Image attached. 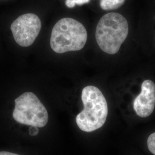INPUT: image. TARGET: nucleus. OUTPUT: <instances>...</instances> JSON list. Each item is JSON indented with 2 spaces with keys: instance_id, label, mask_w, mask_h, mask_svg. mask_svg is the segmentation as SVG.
Returning a JSON list of instances; mask_svg holds the SVG:
<instances>
[{
  "instance_id": "f257e3e1",
  "label": "nucleus",
  "mask_w": 155,
  "mask_h": 155,
  "mask_svg": "<svg viewBox=\"0 0 155 155\" xmlns=\"http://www.w3.org/2000/svg\"><path fill=\"white\" fill-rule=\"evenodd\" d=\"M84 109L76 117L79 128L86 132H91L102 127L108 115V106L104 94L93 86L83 88L81 96Z\"/></svg>"
},
{
  "instance_id": "f03ea898",
  "label": "nucleus",
  "mask_w": 155,
  "mask_h": 155,
  "mask_svg": "<svg viewBox=\"0 0 155 155\" xmlns=\"http://www.w3.org/2000/svg\"><path fill=\"white\" fill-rule=\"evenodd\" d=\"M129 31L126 18L118 13H109L102 17L95 31L100 48L106 54H116L127 38Z\"/></svg>"
},
{
  "instance_id": "7ed1b4c3",
  "label": "nucleus",
  "mask_w": 155,
  "mask_h": 155,
  "mask_svg": "<svg viewBox=\"0 0 155 155\" xmlns=\"http://www.w3.org/2000/svg\"><path fill=\"white\" fill-rule=\"evenodd\" d=\"M87 33L83 24L72 18H63L52 30L50 45L54 52L63 54L82 50L86 45Z\"/></svg>"
},
{
  "instance_id": "20e7f679",
  "label": "nucleus",
  "mask_w": 155,
  "mask_h": 155,
  "mask_svg": "<svg viewBox=\"0 0 155 155\" xmlns=\"http://www.w3.org/2000/svg\"><path fill=\"white\" fill-rule=\"evenodd\" d=\"M13 117L20 124L38 127H45L48 121L46 108L32 92L24 93L15 100Z\"/></svg>"
},
{
  "instance_id": "39448f33",
  "label": "nucleus",
  "mask_w": 155,
  "mask_h": 155,
  "mask_svg": "<svg viewBox=\"0 0 155 155\" xmlns=\"http://www.w3.org/2000/svg\"><path fill=\"white\" fill-rule=\"evenodd\" d=\"M41 28V22L37 15L27 13L18 17L11 27L13 38L17 43L23 47L32 45Z\"/></svg>"
},
{
  "instance_id": "423d86ee",
  "label": "nucleus",
  "mask_w": 155,
  "mask_h": 155,
  "mask_svg": "<svg viewBox=\"0 0 155 155\" xmlns=\"http://www.w3.org/2000/svg\"><path fill=\"white\" fill-rule=\"evenodd\" d=\"M155 107V83L150 79L145 80L141 91L133 102V109L137 116L142 118L150 116Z\"/></svg>"
},
{
  "instance_id": "0eeeda50",
  "label": "nucleus",
  "mask_w": 155,
  "mask_h": 155,
  "mask_svg": "<svg viewBox=\"0 0 155 155\" xmlns=\"http://www.w3.org/2000/svg\"><path fill=\"white\" fill-rule=\"evenodd\" d=\"M125 1V0H101L100 6L104 11L114 10L121 7Z\"/></svg>"
},
{
  "instance_id": "6e6552de",
  "label": "nucleus",
  "mask_w": 155,
  "mask_h": 155,
  "mask_svg": "<svg viewBox=\"0 0 155 155\" xmlns=\"http://www.w3.org/2000/svg\"><path fill=\"white\" fill-rule=\"evenodd\" d=\"M147 146L150 152L155 155V132L150 134L147 140Z\"/></svg>"
},
{
  "instance_id": "1a4fd4ad",
  "label": "nucleus",
  "mask_w": 155,
  "mask_h": 155,
  "mask_svg": "<svg viewBox=\"0 0 155 155\" xmlns=\"http://www.w3.org/2000/svg\"><path fill=\"white\" fill-rule=\"evenodd\" d=\"M90 0H66V5L69 8H72L76 5H82L87 4Z\"/></svg>"
},
{
  "instance_id": "9d476101",
  "label": "nucleus",
  "mask_w": 155,
  "mask_h": 155,
  "mask_svg": "<svg viewBox=\"0 0 155 155\" xmlns=\"http://www.w3.org/2000/svg\"><path fill=\"white\" fill-rule=\"evenodd\" d=\"M31 127L29 129V134L31 136H36L39 133V129L38 127H33V126H30Z\"/></svg>"
},
{
  "instance_id": "9b49d317",
  "label": "nucleus",
  "mask_w": 155,
  "mask_h": 155,
  "mask_svg": "<svg viewBox=\"0 0 155 155\" xmlns=\"http://www.w3.org/2000/svg\"><path fill=\"white\" fill-rule=\"evenodd\" d=\"M0 155H19L14 153H11L9 152H5V151H2L0 152Z\"/></svg>"
}]
</instances>
